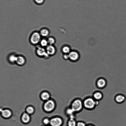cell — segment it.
<instances>
[{"label":"cell","instance_id":"cell-1","mask_svg":"<svg viewBox=\"0 0 126 126\" xmlns=\"http://www.w3.org/2000/svg\"><path fill=\"white\" fill-rule=\"evenodd\" d=\"M83 102L84 108L89 110H94L99 103V101L95 100L92 96L85 98Z\"/></svg>","mask_w":126,"mask_h":126},{"label":"cell","instance_id":"cell-2","mask_svg":"<svg viewBox=\"0 0 126 126\" xmlns=\"http://www.w3.org/2000/svg\"><path fill=\"white\" fill-rule=\"evenodd\" d=\"M69 106L76 114L79 113L84 108L83 100L78 97L75 98L71 101Z\"/></svg>","mask_w":126,"mask_h":126},{"label":"cell","instance_id":"cell-3","mask_svg":"<svg viewBox=\"0 0 126 126\" xmlns=\"http://www.w3.org/2000/svg\"><path fill=\"white\" fill-rule=\"evenodd\" d=\"M63 119L60 116L54 117L50 120L51 126H63Z\"/></svg>","mask_w":126,"mask_h":126},{"label":"cell","instance_id":"cell-4","mask_svg":"<svg viewBox=\"0 0 126 126\" xmlns=\"http://www.w3.org/2000/svg\"><path fill=\"white\" fill-rule=\"evenodd\" d=\"M41 37V35L39 32H34L30 36V42L32 44H37L40 41Z\"/></svg>","mask_w":126,"mask_h":126},{"label":"cell","instance_id":"cell-5","mask_svg":"<svg viewBox=\"0 0 126 126\" xmlns=\"http://www.w3.org/2000/svg\"><path fill=\"white\" fill-rule=\"evenodd\" d=\"M56 106V104L54 101L48 100L45 103L44 106V109L46 111H51L55 109Z\"/></svg>","mask_w":126,"mask_h":126},{"label":"cell","instance_id":"cell-6","mask_svg":"<svg viewBox=\"0 0 126 126\" xmlns=\"http://www.w3.org/2000/svg\"><path fill=\"white\" fill-rule=\"evenodd\" d=\"M68 54L69 60L72 62L77 61L79 60L80 57L79 53L76 50H71Z\"/></svg>","mask_w":126,"mask_h":126},{"label":"cell","instance_id":"cell-7","mask_svg":"<svg viewBox=\"0 0 126 126\" xmlns=\"http://www.w3.org/2000/svg\"><path fill=\"white\" fill-rule=\"evenodd\" d=\"M64 113L68 118L76 119V113L69 107H67L65 110Z\"/></svg>","mask_w":126,"mask_h":126},{"label":"cell","instance_id":"cell-8","mask_svg":"<svg viewBox=\"0 0 126 126\" xmlns=\"http://www.w3.org/2000/svg\"><path fill=\"white\" fill-rule=\"evenodd\" d=\"M106 80L103 78H100L97 79L96 81V87L99 89L104 88L106 85Z\"/></svg>","mask_w":126,"mask_h":126},{"label":"cell","instance_id":"cell-9","mask_svg":"<svg viewBox=\"0 0 126 126\" xmlns=\"http://www.w3.org/2000/svg\"><path fill=\"white\" fill-rule=\"evenodd\" d=\"M36 51L37 55L40 57H48L49 55L47 53L46 50L41 47H37Z\"/></svg>","mask_w":126,"mask_h":126},{"label":"cell","instance_id":"cell-10","mask_svg":"<svg viewBox=\"0 0 126 126\" xmlns=\"http://www.w3.org/2000/svg\"><path fill=\"white\" fill-rule=\"evenodd\" d=\"M46 52L49 55L52 56L56 53V48L53 45H49L47 46L46 50Z\"/></svg>","mask_w":126,"mask_h":126},{"label":"cell","instance_id":"cell-11","mask_svg":"<svg viewBox=\"0 0 126 126\" xmlns=\"http://www.w3.org/2000/svg\"><path fill=\"white\" fill-rule=\"evenodd\" d=\"M92 97L95 100L99 101L102 99L103 95L101 92L96 91L93 93Z\"/></svg>","mask_w":126,"mask_h":126},{"label":"cell","instance_id":"cell-12","mask_svg":"<svg viewBox=\"0 0 126 126\" xmlns=\"http://www.w3.org/2000/svg\"><path fill=\"white\" fill-rule=\"evenodd\" d=\"M16 62L18 65H23L25 62V59L22 56H17Z\"/></svg>","mask_w":126,"mask_h":126},{"label":"cell","instance_id":"cell-13","mask_svg":"<svg viewBox=\"0 0 126 126\" xmlns=\"http://www.w3.org/2000/svg\"><path fill=\"white\" fill-rule=\"evenodd\" d=\"M70 47L68 45L63 46L61 48V51L64 54H68L71 51Z\"/></svg>","mask_w":126,"mask_h":126},{"label":"cell","instance_id":"cell-14","mask_svg":"<svg viewBox=\"0 0 126 126\" xmlns=\"http://www.w3.org/2000/svg\"><path fill=\"white\" fill-rule=\"evenodd\" d=\"M77 121L75 119L68 118L67 122V126H76Z\"/></svg>","mask_w":126,"mask_h":126},{"label":"cell","instance_id":"cell-15","mask_svg":"<svg viewBox=\"0 0 126 126\" xmlns=\"http://www.w3.org/2000/svg\"><path fill=\"white\" fill-rule=\"evenodd\" d=\"M39 33L41 36L46 37L49 34V31L47 29L44 28L41 30Z\"/></svg>","mask_w":126,"mask_h":126},{"label":"cell","instance_id":"cell-16","mask_svg":"<svg viewBox=\"0 0 126 126\" xmlns=\"http://www.w3.org/2000/svg\"><path fill=\"white\" fill-rule=\"evenodd\" d=\"M30 120V117L28 113H25L22 115V120L24 123H28Z\"/></svg>","mask_w":126,"mask_h":126},{"label":"cell","instance_id":"cell-17","mask_svg":"<svg viewBox=\"0 0 126 126\" xmlns=\"http://www.w3.org/2000/svg\"><path fill=\"white\" fill-rule=\"evenodd\" d=\"M1 111L2 116L5 117H8L10 116L11 114V111L7 109L2 110Z\"/></svg>","mask_w":126,"mask_h":126},{"label":"cell","instance_id":"cell-18","mask_svg":"<svg viewBox=\"0 0 126 126\" xmlns=\"http://www.w3.org/2000/svg\"><path fill=\"white\" fill-rule=\"evenodd\" d=\"M125 99V96L122 95H117L115 98L116 101L117 103H120L124 101Z\"/></svg>","mask_w":126,"mask_h":126},{"label":"cell","instance_id":"cell-19","mask_svg":"<svg viewBox=\"0 0 126 126\" xmlns=\"http://www.w3.org/2000/svg\"><path fill=\"white\" fill-rule=\"evenodd\" d=\"M50 97V95L49 94L46 92L43 93L41 95L42 99L44 100H48Z\"/></svg>","mask_w":126,"mask_h":126},{"label":"cell","instance_id":"cell-20","mask_svg":"<svg viewBox=\"0 0 126 126\" xmlns=\"http://www.w3.org/2000/svg\"><path fill=\"white\" fill-rule=\"evenodd\" d=\"M17 56L13 54L10 55L8 59L10 62L11 63L16 62Z\"/></svg>","mask_w":126,"mask_h":126},{"label":"cell","instance_id":"cell-21","mask_svg":"<svg viewBox=\"0 0 126 126\" xmlns=\"http://www.w3.org/2000/svg\"><path fill=\"white\" fill-rule=\"evenodd\" d=\"M47 40L48 43L49 45H53L55 42V39L52 37H49Z\"/></svg>","mask_w":126,"mask_h":126},{"label":"cell","instance_id":"cell-22","mask_svg":"<svg viewBox=\"0 0 126 126\" xmlns=\"http://www.w3.org/2000/svg\"><path fill=\"white\" fill-rule=\"evenodd\" d=\"M48 44L47 40L45 39H43L40 41V45L43 47L47 46Z\"/></svg>","mask_w":126,"mask_h":126},{"label":"cell","instance_id":"cell-23","mask_svg":"<svg viewBox=\"0 0 126 126\" xmlns=\"http://www.w3.org/2000/svg\"><path fill=\"white\" fill-rule=\"evenodd\" d=\"M87 124L83 121H77L76 126H87Z\"/></svg>","mask_w":126,"mask_h":126},{"label":"cell","instance_id":"cell-24","mask_svg":"<svg viewBox=\"0 0 126 126\" xmlns=\"http://www.w3.org/2000/svg\"><path fill=\"white\" fill-rule=\"evenodd\" d=\"M26 111L28 114H32L33 112L34 109L32 107H29L27 108Z\"/></svg>","mask_w":126,"mask_h":126},{"label":"cell","instance_id":"cell-25","mask_svg":"<svg viewBox=\"0 0 126 126\" xmlns=\"http://www.w3.org/2000/svg\"><path fill=\"white\" fill-rule=\"evenodd\" d=\"M34 2L36 4L41 5L44 2L45 0H33Z\"/></svg>","mask_w":126,"mask_h":126},{"label":"cell","instance_id":"cell-26","mask_svg":"<svg viewBox=\"0 0 126 126\" xmlns=\"http://www.w3.org/2000/svg\"><path fill=\"white\" fill-rule=\"evenodd\" d=\"M63 56V59L64 60H69V58L68 54H64Z\"/></svg>","mask_w":126,"mask_h":126},{"label":"cell","instance_id":"cell-27","mask_svg":"<svg viewBox=\"0 0 126 126\" xmlns=\"http://www.w3.org/2000/svg\"><path fill=\"white\" fill-rule=\"evenodd\" d=\"M50 120L48 119H45L44 120L43 122L46 125L50 124Z\"/></svg>","mask_w":126,"mask_h":126},{"label":"cell","instance_id":"cell-28","mask_svg":"<svg viewBox=\"0 0 126 126\" xmlns=\"http://www.w3.org/2000/svg\"><path fill=\"white\" fill-rule=\"evenodd\" d=\"M87 126H95L94 125L91 124H87Z\"/></svg>","mask_w":126,"mask_h":126},{"label":"cell","instance_id":"cell-29","mask_svg":"<svg viewBox=\"0 0 126 126\" xmlns=\"http://www.w3.org/2000/svg\"></svg>","mask_w":126,"mask_h":126}]
</instances>
